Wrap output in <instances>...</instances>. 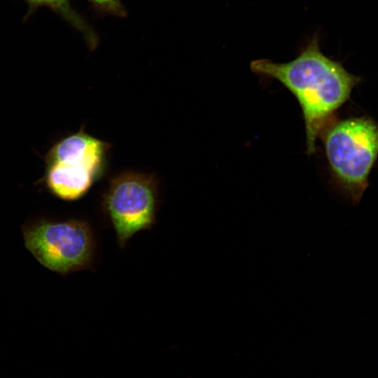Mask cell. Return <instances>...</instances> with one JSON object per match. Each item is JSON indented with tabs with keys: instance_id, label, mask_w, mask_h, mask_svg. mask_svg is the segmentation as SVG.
<instances>
[{
	"instance_id": "obj_1",
	"label": "cell",
	"mask_w": 378,
	"mask_h": 378,
	"mask_svg": "<svg viewBox=\"0 0 378 378\" xmlns=\"http://www.w3.org/2000/svg\"><path fill=\"white\" fill-rule=\"evenodd\" d=\"M250 67L258 75L278 80L295 97L303 115L308 154L314 153L318 135L360 81L322 52L318 33L294 59L276 63L259 59L252 61Z\"/></svg>"
},
{
	"instance_id": "obj_2",
	"label": "cell",
	"mask_w": 378,
	"mask_h": 378,
	"mask_svg": "<svg viewBox=\"0 0 378 378\" xmlns=\"http://www.w3.org/2000/svg\"><path fill=\"white\" fill-rule=\"evenodd\" d=\"M322 132L330 170L346 195L358 204L378 158V125L368 117H353Z\"/></svg>"
},
{
	"instance_id": "obj_3",
	"label": "cell",
	"mask_w": 378,
	"mask_h": 378,
	"mask_svg": "<svg viewBox=\"0 0 378 378\" xmlns=\"http://www.w3.org/2000/svg\"><path fill=\"white\" fill-rule=\"evenodd\" d=\"M22 232L27 249L52 272L65 275L92 265L94 236L83 220L40 218L22 225Z\"/></svg>"
},
{
	"instance_id": "obj_4",
	"label": "cell",
	"mask_w": 378,
	"mask_h": 378,
	"mask_svg": "<svg viewBox=\"0 0 378 378\" xmlns=\"http://www.w3.org/2000/svg\"><path fill=\"white\" fill-rule=\"evenodd\" d=\"M157 205V185L150 176L125 173L111 180L102 206L120 247L136 233L153 227Z\"/></svg>"
},
{
	"instance_id": "obj_5",
	"label": "cell",
	"mask_w": 378,
	"mask_h": 378,
	"mask_svg": "<svg viewBox=\"0 0 378 378\" xmlns=\"http://www.w3.org/2000/svg\"><path fill=\"white\" fill-rule=\"evenodd\" d=\"M102 175L87 163L69 161L46 164L43 181L52 195L74 201L83 197Z\"/></svg>"
},
{
	"instance_id": "obj_6",
	"label": "cell",
	"mask_w": 378,
	"mask_h": 378,
	"mask_svg": "<svg viewBox=\"0 0 378 378\" xmlns=\"http://www.w3.org/2000/svg\"><path fill=\"white\" fill-rule=\"evenodd\" d=\"M31 7L36 8L46 6L59 13L65 18L74 27L84 34L88 42L93 45L95 38L93 33L89 29L85 23L71 9L68 0H25Z\"/></svg>"
},
{
	"instance_id": "obj_7",
	"label": "cell",
	"mask_w": 378,
	"mask_h": 378,
	"mask_svg": "<svg viewBox=\"0 0 378 378\" xmlns=\"http://www.w3.org/2000/svg\"><path fill=\"white\" fill-rule=\"evenodd\" d=\"M102 8L113 13L121 15L123 13L120 0H90Z\"/></svg>"
}]
</instances>
